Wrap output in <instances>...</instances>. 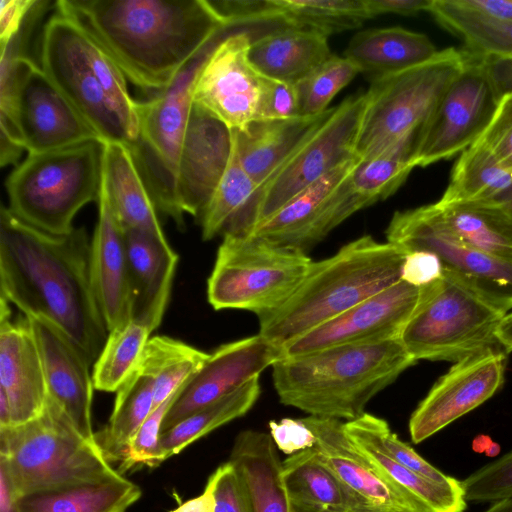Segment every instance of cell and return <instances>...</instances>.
<instances>
[{"label":"cell","instance_id":"cell-1","mask_svg":"<svg viewBox=\"0 0 512 512\" xmlns=\"http://www.w3.org/2000/svg\"><path fill=\"white\" fill-rule=\"evenodd\" d=\"M90 254L91 242L83 227L65 235L49 234L2 205L0 297L25 317L55 324L92 365L109 331L92 287Z\"/></svg>","mask_w":512,"mask_h":512},{"label":"cell","instance_id":"cell-2","mask_svg":"<svg viewBox=\"0 0 512 512\" xmlns=\"http://www.w3.org/2000/svg\"><path fill=\"white\" fill-rule=\"evenodd\" d=\"M55 11L94 39L126 79L152 96L227 27L207 0H59Z\"/></svg>","mask_w":512,"mask_h":512},{"label":"cell","instance_id":"cell-3","mask_svg":"<svg viewBox=\"0 0 512 512\" xmlns=\"http://www.w3.org/2000/svg\"><path fill=\"white\" fill-rule=\"evenodd\" d=\"M415 362L394 339L285 357L272 366V378L282 404L309 416L351 421Z\"/></svg>","mask_w":512,"mask_h":512},{"label":"cell","instance_id":"cell-4","mask_svg":"<svg viewBox=\"0 0 512 512\" xmlns=\"http://www.w3.org/2000/svg\"><path fill=\"white\" fill-rule=\"evenodd\" d=\"M401 248L369 235L312 262L302 283L278 310L259 318V333L284 348L401 280L406 256Z\"/></svg>","mask_w":512,"mask_h":512},{"label":"cell","instance_id":"cell-5","mask_svg":"<svg viewBox=\"0 0 512 512\" xmlns=\"http://www.w3.org/2000/svg\"><path fill=\"white\" fill-rule=\"evenodd\" d=\"M0 464L7 469L19 497L120 474L99 444L83 437L49 396L35 419L0 427Z\"/></svg>","mask_w":512,"mask_h":512},{"label":"cell","instance_id":"cell-6","mask_svg":"<svg viewBox=\"0 0 512 512\" xmlns=\"http://www.w3.org/2000/svg\"><path fill=\"white\" fill-rule=\"evenodd\" d=\"M103 151L104 142L90 140L28 154L6 179L8 209L43 232L70 233L78 211L99 200Z\"/></svg>","mask_w":512,"mask_h":512},{"label":"cell","instance_id":"cell-7","mask_svg":"<svg viewBox=\"0 0 512 512\" xmlns=\"http://www.w3.org/2000/svg\"><path fill=\"white\" fill-rule=\"evenodd\" d=\"M465 64L466 51L450 47L418 66L372 78L357 157H371L408 136L419 135Z\"/></svg>","mask_w":512,"mask_h":512},{"label":"cell","instance_id":"cell-8","mask_svg":"<svg viewBox=\"0 0 512 512\" xmlns=\"http://www.w3.org/2000/svg\"><path fill=\"white\" fill-rule=\"evenodd\" d=\"M312 262L305 252L255 236L223 235L207 281L208 301L215 310H247L263 317L289 300Z\"/></svg>","mask_w":512,"mask_h":512},{"label":"cell","instance_id":"cell-9","mask_svg":"<svg viewBox=\"0 0 512 512\" xmlns=\"http://www.w3.org/2000/svg\"><path fill=\"white\" fill-rule=\"evenodd\" d=\"M0 133L28 154L100 140L28 56L0 55Z\"/></svg>","mask_w":512,"mask_h":512},{"label":"cell","instance_id":"cell-10","mask_svg":"<svg viewBox=\"0 0 512 512\" xmlns=\"http://www.w3.org/2000/svg\"><path fill=\"white\" fill-rule=\"evenodd\" d=\"M506 314L443 273L422 287L419 306L400 340L416 361L457 362L496 348V331Z\"/></svg>","mask_w":512,"mask_h":512},{"label":"cell","instance_id":"cell-11","mask_svg":"<svg viewBox=\"0 0 512 512\" xmlns=\"http://www.w3.org/2000/svg\"><path fill=\"white\" fill-rule=\"evenodd\" d=\"M229 33L210 42L163 91L138 101V136L129 146L156 209L184 227L176 196L179 158L187 130L195 78L213 48Z\"/></svg>","mask_w":512,"mask_h":512},{"label":"cell","instance_id":"cell-12","mask_svg":"<svg viewBox=\"0 0 512 512\" xmlns=\"http://www.w3.org/2000/svg\"><path fill=\"white\" fill-rule=\"evenodd\" d=\"M39 62L43 71L102 142L132 145L135 123L105 90L81 45V29L55 11L45 23Z\"/></svg>","mask_w":512,"mask_h":512},{"label":"cell","instance_id":"cell-13","mask_svg":"<svg viewBox=\"0 0 512 512\" xmlns=\"http://www.w3.org/2000/svg\"><path fill=\"white\" fill-rule=\"evenodd\" d=\"M367 101L364 92L332 107L318 127L258 189L255 228L327 173L358 158L356 144Z\"/></svg>","mask_w":512,"mask_h":512},{"label":"cell","instance_id":"cell-14","mask_svg":"<svg viewBox=\"0 0 512 512\" xmlns=\"http://www.w3.org/2000/svg\"><path fill=\"white\" fill-rule=\"evenodd\" d=\"M386 238L406 253L435 254L444 274L498 309L507 313L512 308V263L459 242L443 225L435 203L395 212L386 229Z\"/></svg>","mask_w":512,"mask_h":512},{"label":"cell","instance_id":"cell-15","mask_svg":"<svg viewBox=\"0 0 512 512\" xmlns=\"http://www.w3.org/2000/svg\"><path fill=\"white\" fill-rule=\"evenodd\" d=\"M500 98L480 55L466 50V64L420 130L415 167H425L462 153L491 122Z\"/></svg>","mask_w":512,"mask_h":512},{"label":"cell","instance_id":"cell-16","mask_svg":"<svg viewBox=\"0 0 512 512\" xmlns=\"http://www.w3.org/2000/svg\"><path fill=\"white\" fill-rule=\"evenodd\" d=\"M252 40L247 31L224 37L204 61L193 85V102L230 130L243 129L258 117L263 76L249 60Z\"/></svg>","mask_w":512,"mask_h":512},{"label":"cell","instance_id":"cell-17","mask_svg":"<svg viewBox=\"0 0 512 512\" xmlns=\"http://www.w3.org/2000/svg\"><path fill=\"white\" fill-rule=\"evenodd\" d=\"M421 297L422 287L400 280L290 342L283 348L284 356L400 339Z\"/></svg>","mask_w":512,"mask_h":512},{"label":"cell","instance_id":"cell-18","mask_svg":"<svg viewBox=\"0 0 512 512\" xmlns=\"http://www.w3.org/2000/svg\"><path fill=\"white\" fill-rule=\"evenodd\" d=\"M505 355L486 349L457 361L430 389L409 420L419 444L491 398L504 382Z\"/></svg>","mask_w":512,"mask_h":512},{"label":"cell","instance_id":"cell-19","mask_svg":"<svg viewBox=\"0 0 512 512\" xmlns=\"http://www.w3.org/2000/svg\"><path fill=\"white\" fill-rule=\"evenodd\" d=\"M284 357L283 348L260 334L221 345L180 391L165 415L162 432L259 377Z\"/></svg>","mask_w":512,"mask_h":512},{"label":"cell","instance_id":"cell-20","mask_svg":"<svg viewBox=\"0 0 512 512\" xmlns=\"http://www.w3.org/2000/svg\"><path fill=\"white\" fill-rule=\"evenodd\" d=\"M358 158L327 173L261 222L250 236L305 252L342 223L339 208Z\"/></svg>","mask_w":512,"mask_h":512},{"label":"cell","instance_id":"cell-21","mask_svg":"<svg viewBox=\"0 0 512 512\" xmlns=\"http://www.w3.org/2000/svg\"><path fill=\"white\" fill-rule=\"evenodd\" d=\"M232 143L231 130L193 102L176 176L183 214L200 218L227 168Z\"/></svg>","mask_w":512,"mask_h":512},{"label":"cell","instance_id":"cell-22","mask_svg":"<svg viewBox=\"0 0 512 512\" xmlns=\"http://www.w3.org/2000/svg\"><path fill=\"white\" fill-rule=\"evenodd\" d=\"M312 430L314 448L368 512H424L416 503L384 479L333 418H301Z\"/></svg>","mask_w":512,"mask_h":512},{"label":"cell","instance_id":"cell-23","mask_svg":"<svg viewBox=\"0 0 512 512\" xmlns=\"http://www.w3.org/2000/svg\"><path fill=\"white\" fill-rule=\"evenodd\" d=\"M26 318L41 354L48 396L61 407L83 437L97 443L91 422L94 385L90 363L55 324L41 317Z\"/></svg>","mask_w":512,"mask_h":512},{"label":"cell","instance_id":"cell-24","mask_svg":"<svg viewBox=\"0 0 512 512\" xmlns=\"http://www.w3.org/2000/svg\"><path fill=\"white\" fill-rule=\"evenodd\" d=\"M0 395L10 407V426L38 417L48 399L44 366L28 319L12 321L9 303L1 297Z\"/></svg>","mask_w":512,"mask_h":512},{"label":"cell","instance_id":"cell-25","mask_svg":"<svg viewBox=\"0 0 512 512\" xmlns=\"http://www.w3.org/2000/svg\"><path fill=\"white\" fill-rule=\"evenodd\" d=\"M130 301V320L151 331L167 308L178 256L164 234L124 229Z\"/></svg>","mask_w":512,"mask_h":512},{"label":"cell","instance_id":"cell-26","mask_svg":"<svg viewBox=\"0 0 512 512\" xmlns=\"http://www.w3.org/2000/svg\"><path fill=\"white\" fill-rule=\"evenodd\" d=\"M98 222L91 240L92 287L108 331L130 320L128 262L124 228L101 183Z\"/></svg>","mask_w":512,"mask_h":512},{"label":"cell","instance_id":"cell-27","mask_svg":"<svg viewBox=\"0 0 512 512\" xmlns=\"http://www.w3.org/2000/svg\"><path fill=\"white\" fill-rule=\"evenodd\" d=\"M381 421L382 418L365 412L355 420L345 421L344 430L381 476L424 512H463L467 501L461 481L455 485H441L395 461L383 446Z\"/></svg>","mask_w":512,"mask_h":512},{"label":"cell","instance_id":"cell-28","mask_svg":"<svg viewBox=\"0 0 512 512\" xmlns=\"http://www.w3.org/2000/svg\"><path fill=\"white\" fill-rule=\"evenodd\" d=\"M228 462L238 476L249 512H294L283 477V461L270 434L241 431Z\"/></svg>","mask_w":512,"mask_h":512},{"label":"cell","instance_id":"cell-29","mask_svg":"<svg viewBox=\"0 0 512 512\" xmlns=\"http://www.w3.org/2000/svg\"><path fill=\"white\" fill-rule=\"evenodd\" d=\"M331 109L316 116L256 119L243 129L231 130L239 161L258 189L318 127Z\"/></svg>","mask_w":512,"mask_h":512},{"label":"cell","instance_id":"cell-30","mask_svg":"<svg viewBox=\"0 0 512 512\" xmlns=\"http://www.w3.org/2000/svg\"><path fill=\"white\" fill-rule=\"evenodd\" d=\"M327 39L319 32L286 27L251 41L248 56L261 75L296 84L333 55Z\"/></svg>","mask_w":512,"mask_h":512},{"label":"cell","instance_id":"cell-31","mask_svg":"<svg viewBox=\"0 0 512 512\" xmlns=\"http://www.w3.org/2000/svg\"><path fill=\"white\" fill-rule=\"evenodd\" d=\"M438 51L425 34L402 27L373 28L354 34L344 57L372 79L418 66Z\"/></svg>","mask_w":512,"mask_h":512},{"label":"cell","instance_id":"cell-32","mask_svg":"<svg viewBox=\"0 0 512 512\" xmlns=\"http://www.w3.org/2000/svg\"><path fill=\"white\" fill-rule=\"evenodd\" d=\"M283 477L294 512H368L314 447L284 459Z\"/></svg>","mask_w":512,"mask_h":512},{"label":"cell","instance_id":"cell-33","mask_svg":"<svg viewBox=\"0 0 512 512\" xmlns=\"http://www.w3.org/2000/svg\"><path fill=\"white\" fill-rule=\"evenodd\" d=\"M102 183L124 229L164 234L155 204L126 144L104 142Z\"/></svg>","mask_w":512,"mask_h":512},{"label":"cell","instance_id":"cell-34","mask_svg":"<svg viewBox=\"0 0 512 512\" xmlns=\"http://www.w3.org/2000/svg\"><path fill=\"white\" fill-rule=\"evenodd\" d=\"M141 494L140 487L120 473L22 495L17 512H126Z\"/></svg>","mask_w":512,"mask_h":512},{"label":"cell","instance_id":"cell-35","mask_svg":"<svg viewBox=\"0 0 512 512\" xmlns=\"http://www.w3.org/2000/svg\"><path fill=\"white\" fill-rule=\"evenodd\" d=\"M439 201L482 203L497 207L512 217V169L502 165L481 142L476 141L461 153Z\"/></svg>","mask_w":512,"mask_h":512},{"label":"cell","instance_id":"cell-36","mask_svg":"<svg viewBox=\"0 0 512 512\" xmlns=\"http://www.w3.org/2000/svg\"><path fill=\"white\" fill-rule=\"evenodd\" d=\"M257 192L258 186L243 169L233 142L227 168L199 218L202 238L210 240L219 234L250 236L256 225Z\"/></svg>","mask_w":512,"mask_h":512},{"label":"cell","instance_id":"cell-37","mask_svg":"<svg viewBox=\"0 0 512 512\" xmlns=\"http://www.w3.org/2000/svg\"><path fill=\"white\" fill-rule=\"evenodd\" d=\"M445 228L459 242L498 260L512 263V217L477 202L435 203Z\"/></svg>","mask_w":512,"mask_h":512},{"label":"cell","instance_id":"cell-38","mask_svg":"<svg viewBox=\"0 0 512 512\" xmlns=\"http://www.w3.org/2000/svg\"><path fill=\"white\" fill-rule=\"evenodd\" d=\"M417 139L411 135L376 155L357 159L347 195L356 212L390 197L406 181L415 168Z\"/></svg>","mask_w":512,"mask_h":512},{"label":"cell","instance_id":"cell-39","mask_svg":"<svg viewBox=\"0 0 512 512\" xmlns=\"http://www.w3.org/2000/svg\"><path fill=\"white\" fill-rule=\"evenodd\" d=\"M260 393L259 377H256L162 432L159 441L161 461L180 453L188 445L213 430L244 416L254 406Z\"/></svg>","mask_w":512,"mask_h":512},{"label":"cell","instance_id":"cell-40","mask_svg":"<svg viewBox=\"0 0 512 512\" xmlns=\"http://www.w3.org/2000/svg\"><path fill=\"white\" fill-rule=\"evenodd\" d=\"M437 22L481 56L512 58V23L472 10L459 0H432L428 10Z\"/></svg>","mask_w":512,"mask_h":512},{"label":"cell","instance_id":"cell-41","mask_svg":"<svg viewBox=\"0 0 512 512\" xmlns=\"http://www.w3.org/2000/svg\"><path fill=\"white\" fill-rule=\"evenodd\" d=\"M209 354L168 336L147 341L137 368L154 382V408L180 391Z\"/></svg>","mask_w":512,"mask_h":512},{"label":"cell","instance_id":"cell-42","mask_svg":"<svg viewBox=\"0 0 512 512\" xmlns=\"http://www.w3.org/2000/svg\"><path fill=\"white\" fill-rule=\"evenodd\" d=\"M154 409V382L137 367L117 390L107 426L96 440L108 461L121 462L127 445Z\"/></svg>","mask_w":512,"mask_h":512},{"label":"cell","instance_id":"cell-43","mask_svg":"<svg viewBox=\"0 0 512 512\" xmlns=\"http://www.w3.org/2000/svg\"><path fill=\"white\" fill-rule=\"evenodd\" d=\"M286 25L326 36L360 27L374 18L366 0H271Z\"/></svg>","mask_w":512,"mask_h":512},{"label":"cell","instance_id":"cell-44","mask_svg":"<svg viewBox=\"0 0 512 512\" xmlns=\"http://www.w3.org/2000/svg\"><path fill=\"white\" fill-rule=\"evenodd\" d=\"M151 332L135 321L109 331L104 348L94 363V388L117 392L136 369Z\"/></svg>","mask_w":512,"mask_h":512},{"label":"cell","instance_id":"cell-45","mask_svg":"<svg viewBox=\"0 0 512 512\" xmlns=\"http://www.w3.org/2000/svg\"><path fill=\"white\" fill-rule=\"evenodd\" d=\"M358 73L359 70L347 58L333 54L325 63L296 83L299 115L316 116L324 113L336 94Z\"/></svg>","mask_w":512,"mask_h":512},{"label":"cell","instance_id":"cell-46","mask_svg":"<svg viewBox=\"0 0 512 512\" xmlns=\"http://www.w3.org/2000/svg\"><path fill=\"white\" fill-rule=\"evenodd\" d=\"M180 391L155 407L133 435L118 469L121 474L144 466L156 467L162 463L159 453L162 424Z\"/></svg>","mask_w":512,"mask_h":512},{"label":"cell","instance_id":"cell-47","mask_svg":"<svg viewBox=\"0 0 512 512\" xmlns=\"http://www.w3.org/2000/svg\"><path fill=\"white\" fill-rule=\"evenodd\" d=\"M466 501L512 499V450L461 480Z\"/></svg>","mask_w":512,"mask_h":512},{"label":"cell","instance_id":"cell-48","mask_svg":"<svg viewBox=\"0 0 512 512\" xmlns=\"http://www.w3.org/2000/svg\"><path fill=\"white\" fill-rule=\"evenodd\" d=\"M380 436L385 450L398 463L407 469L441 485H455L459 480L448 476L420 456L410 445L403 442L382 419Z\"/></svg>","mask_w":512,"mask_h":512},{"label":"cell","instance_id":"cell-49","mask_svg":"<svg viewBox=\"0 0 512 512\" xmlns=\"http://www.w3.org/2000/svg\"><path fill=\"white\" fill-rule=\"evenodd\" d=\"M477 141L512 169V92L501 97L491 122Z\"/></svg>","mask_w":512,"mask_h":512},{"label":"cell","instance_id":"cell-50","mask_svg":"<svg viewBox=\"0 0 512 512\" xmlns=\"http://www.w3.org/2000/svg\"><path fill=\"white\" fill-rule=\"evenodd\" d=\"M297 116L300 115L296 84L263 76L257 119H288Z\"/></svg>","mask_w":512,"mask_h":512},{"label":"cell","instance_id":"cell-51","mask_svg":"<svg viewBox=\"0 0 512 512\" xmlns=\"http://www.w3.org/2000/svg\"><path fill=\"white\" fill-rule=\"evenodd\" d=\"M268 426L276 447L288 456L315 445V435L302 419L272 420Z\"/></svg>","mask_w":512,"mask_h":512},{"label":"cell","instance_id":"cell-52","mask_svg":"<svg viewBox=\"0 0 512 512\" xmlns=\"http://www.w3.org/2000/svg\"><path fill=\"white\" fill-rule=\"evenodd\" d=\"M216 512H249L244 492L233 466L227 461L215 471Z\"/></svg>","mask_w":512,"mask_h":512},{"label":"cell","instance_id":"cell-53","mask_svg":"<svg viewBox=\"0 0 512 512\" xmlns=\"http://www.w3.org/2000/svg\"><path fill=\"white\" fill-rule=\"evenodd\" d=\"M443 276V267L439 258L427 251H413L406 254L401 280L417 287L434 283Z\"/></svg>","mask_w":512,"mask_h":512},{"label":"cell","instance_id":"cell-54","mask_svg":"<svg viewBox=\"0 0 512 512\" xmlns=\"http://www.w3.org/2000/svg\"><path fill=\"white\" fill-rule=\"evenodd\" d=\"M36 0H1L0 46L7 44L21 29Z\"/></svg>","mask_w":512,"mask_h":512},{"label":"cell","instance_id":"cell-55","mask_svg":"<svg viewBox=\"0 0 512 512\" xmlns=\"http://www.w3.org/2000/svg\"><path fill=\"white\" fill-rule=\"evenodd\" d=\"M481 56V55H480ZM491 83L501 99L512 92V58L481 56Z\"/></svg>","mask_w":512,"mask_h":512},{"label":"cell","instance_id":"cell-56","mask_svg":"<svg viewBox=\"0 0 512 512\" xmlns=\"http://www.w3.org/2000/svg\"><path fill=\"white\" fill-rule=\"evenodd\" d=\"M366 3L374 17L385 13L412 16L428 11L432 0H366Z\"/></svg>","mask_w":512,"mask_h":512},{"label":"cell","instance_id":"cell-57","mask_svg":"<svg viewBox=\"0 0 512 512\" xmlns=\"http://www.w3.org/2000/svg\"><path fill=\"white\" fill-rule=\"evenodd\" d=\"M215 486L216 474L213 472L200 495L181 503L170 512H216Z\"/></svg>","mask_w":512,"mask_h":512},{"label":"cell","instance_id":"cell-58","mask_svg":"<svg viewBox=\"0 0 512 512\" xmlns=\"http://www.w3.org/2000/svg\"><path fill=\"white\" fill-rule=\"evenodd\" d=\"M472 10L512 23V0H459Z\"/></svg>","mask_w":512,"mask_h":512},{"label":"cell","instance_id":"cell-59","mask_svg":"<svg viewBox=\"0 0 512 512\" xmlns=\"http://www.w3.org/2000/svg\"><path fill=\"white\" fill-rule=\"evenodd\" d=\"M18 499L7 469L0 464V512H17Z\"/></svg>","mask_w":512,"mask_h":512},{"label":"cell","instance_id":"cell-60","mask_svg":"<svg viewBox=\"0 0 512 512\" xmlns=\"http://www.w3.org/2000/svg\"><path fill=\"white\" fill-rule=\"evenodd\" d=\"M496 338L507 352L512 351V313L506 314L500 322Z\"/></svg>","mask_w":512,"mask_h":512},{"label":"cell","instance_id":"cell-61","mask_svg":"<svg viewBox=\"0 0 512 512\" xmlns=\"http://www.w3.org/2000/svg\"><path fill=\"white\" fill-rule=\"evenodd\" d=\"M484 512H512V499H505L494 502Z\"/></svg>","mask_w":512,"mask_h":512}]
</instances>
